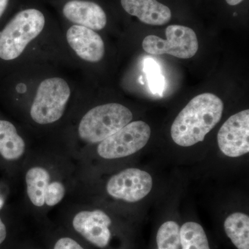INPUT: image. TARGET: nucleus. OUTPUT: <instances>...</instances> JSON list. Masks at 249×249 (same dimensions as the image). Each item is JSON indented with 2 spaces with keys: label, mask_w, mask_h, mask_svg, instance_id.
I'll return each instance as SVG.
<instances>
[{
  "label": "nucleus",
  "mask_w": 249,
  "mask_h": 249,
  "mask_svg": "<svg viewBox=\"0 0 249 249\" xmlns=\"http://www.w3.org/2000/svg\"><path fill=\"white\" fill-rule=\"evenodd\" d=\"M224 103L216 95H198L180 111L172 124L171 137L181 147H190L204 140L220 121Z\"/></svg>",
  "instance_id": "nucleus-1"
},
{
  "label": "nucleus",
  "mask_w": 249,
  "mask_h": 249,
  "mask_svg": "<svg viewBox=\"0 0 249 249\" xmlns=\"http://www.w3.org/2000/svg\"><path fill=\"white\" fill-rule=\"evenodd\" d=\"M47 18L40 9L30 7L14 15L0 28V67L16 61L43 32Z\"/></svg>",
  "instance_id": "nucleus-2"
},
{
  "label": "nucleus",
  "mask_w": 249,
  "mask_h": 249,
  "mask_svg": "<svg viewBox=\"0 0 249 249\" xmlns=\"http://www.w3.org/2000/svg\"><path fill=\"white\" fill-rule=\"evenodd\" d=\"M132 119V111L123 105H100L83 116L78 124V136L88 143H99L129 124Z\"/></svg>",
  "instance_id": "nucleus-3"
},
{
  "label": "nucleus",
  "mask_w": 249,
  "mask_h": 249,
  "mask_svg": "<svg viewBox=\"0 0 249 249\" xmlns=\"http://www.w3.org/2000/svg\"><path fill=\"white\" fill-rule=\"evenodd\" d=\"M31 103L30 116L41 125L53 124L60 120L71 96L68 82L58 76L49 77L37 85Z\"/></svg>",
  "instance_id": "nucleus-4"
},
{
  "label": "nucleus",
  "mask_w": 249,
  "mask_h": 249,
  "mask_svg": "<svg viewBox=\"0 0 249 249\" xmlns=\"http://www.w3.org/2000/svg\"><path fill=\"white\" fill-rule=\"evenodd\" d=\"M151 128L142 121L126 124L115 134L99 142L98 155L105 160H117L134 155L147 145Z\"/></svg>",
  "instance_id": "nucleus-5"
},
{
  "label": "nucleus",
  "mask_w": 249,
  "mask_h": 249,
  "mask_svg": "<svg viewBox=\"0 0 249 249\" xmlns=\"http://www.w3.org/2000/svg\"><path fill=\"white\" fill-rule=\"evenodd\" d=\"M166 40L158 36H147L142 41L145 52L152 55L168 54L177 58H193L199 48L196 32L191 28L181 25H170L165 29Z\"/></svg>",
  "instance_id": "nucleus-6"
},
{
  "label": "nucleus",
  "mask_w": 249,
  "mask_h": 249,
  "mask_svg": "<svg viewBox=\"0 0 249 249\" xmlns=\"http://www.w3.org/2000/svg\"><path fill=\"white\" fill-rule=\"evenodd\" d=\"M153 180L151 175L139 168H127L108 180L106 191L114 199L135 203L151 192Z\"/></svg>",
  "instance_id": "nucleus-7"
},
{
  "label": "nucleus",
  "mask_w": 249,
  "mask_h": 249,
  "mask_svg": "<svg viewBox=\"0 0 249 249\" xmlns=\"http://www.w3.org/2000/svg\"><path fill=\"white\" fill-rule=\"evenodd\" d=\"M218 146L224 155L235 158L249 152V110L229 117L217 134Z\"/></svg>",
  "instance_id": "nucleus-8"
},
{
  "label": "nucleus",
  "mask_w": 249,
  "mask_h": 249,
  "mask_svg": "<svg viewBox=\"0 0 249 249\" xmlns=\"http://www.w3.org/2000/svg\"><path fill=\"white\" fill-rule=\"evenodd\" d=\"M110 217L101 210L83 211L73 217V229L98 248L107 247L110 240Z\"/></svg>",
  "instance_id": "nucleus-9"
},
{
  "label": "nucleus",
  "mask_w": 249,
  "mask_h": 249,
  "mask_svg": "<svg viewBox=\"0 0 249 249\" xmlns=\"http://www.w3.org/2000/svg\"><path fill=\"white\" fill-rule=\"evenodd\" d=\"M66 40L77 56L85 62L96 63L104 57L105 43L96 31L72 24L67 30Z\"/></svg>",
  "instance_id": "nucleus-10"
},
{
  "label": "nucleus",
  "mask_w": 249,
  "mask_h": 249,
  "mask_svg": "<svg viewBox=\"0 0 249 249\" xmlns=\"http://www.w3.org/2000/svg\"><path fill=\"white\" fill-rule=\"evenodd\" d=\"M63 17L74 25L101 31L107 25V15L97 3L89 0H67L62 7Z\"/></svg>",
  "instance_id": "nucleus-11"
},
{
  "label": "nucleus",
  "mask_w": 249,
  "mask_h": 249,
  "mask_svg": "<svg viewBox=\"0 0 249 249\" xmlns=\"http://www.w3.org/2000/svg\"><path fill=\"white\" fill-rule=\"evenodd\" d=\"M121 4L127 14L150 25H164L171 19L169 8L157 0H121Z\"/></svg>",
  "instance_id": "nucleus-12"
},
{
  "label": "nucleus",
  "mask_w": 249,
  "mask_h": 249,
  "mask_svg": "<svg viewBox=\"0 0 249 249\" xmlns=\"http://www.w3.org/2000/svg\"><path fill=\"white\" fill-rule=\"evenodd\" d=\"M24 139L18 133L15 124L0 119V155L6 160H16L25 152Z\"/></svg>",
  "instance_id": "nucleus-13"
},
{
  "label": "nucleus",
  "mask_w": 249,
  "mask_h": 249,
  "mask_svg": "<svg viewBox=\"0 0 249 249\" xmlns=\"http://www.w3.org/2000/svg\"><path fill=\"white\" fill-rule=\"evenodd\" d=\"M50 174L42 167H33L25 176L27 196L31 202L37 207L45 204V194L50 183Z\"/></svg>",
  "instance_id": "nucleus-14"
},
{
  "label": "nucleus",
  "mask_w": 249,
  "mask_h": 249,
  "mask_svg": "<svg viewBox=\"0 0 249 249\" xmlns=\"http://www.w3.org/2000/svg\"><path fill=\"white\" fill-rule=\"evenodd\" d=\"M224 230L237 249H249V217L243 213L236 212L224 221Z\"/></svg>",
  "instance_id": "nucleus-15"
},
{
  "label": "nucleus",
  "mask_w": 249,
  "mask_h": 249,
  "mask_svg": "<svg viewBox=\"0 0 249 249\" xmlns=\"http://www.w3.org/2000/svg\"><path fill=\"white\" fill-rule=\"evenodd\" d=\"M179 236L182 249H211L206 232L198 223L183 224L179 229Z\"/></svg>",
  "instance_id": "nucleus-16"
},
{
  "label": "nucleus",
  "mask_w": 249,
  "mask_h": 249,
  "mask_svg": "<svg viewBox=\"0 0 249 249\" xmlns=\"http://www.w3.org/2000/svg\"><path fill=\"white\" fill-rule=\"evenodd\" d=\"M179 229L174 221L163 223L157 231V249H179Z\"/></svg>",
  "instance_id": "nucleus-17"
},
{
  "label": "nucleus",
  "mask_w": 249,
  "mask_h": 249,
  "mask_svg": "<svg viewBox=\"0 0 249 249\" xmlns=\"http://www.w3.org/2000/svg\"><path fill=\"white\" fill-rule=\"evenodd\" d=\"M143 71L146 74L150 91L155 94H162L165 88L164 78L160 73V67L151 58L144 61Z\"/></svg>",
  "instance_id": "nucleus-18"
},
{
  "label": "nucleus",
  "mask_w": 249,
  "mask_h": 249,
  "mask_svg": "<svg viewBox=\"0 0 249 249\" xmlns=\"http://www.w3.org/2000/svg\"><path fill=\"white\" fill-rule=\"evenodd\" d=\"M65 195V187L60 181L49 183L45 194V204L50 207L58 204Z\"/></svg>",
  "instance_id": "nucleus-19"
},
{
  "label": "nucleus",
  "mask_w": 249,
  "mask_h": 249,
  "mask_svg": "<svg viewBox=\"0 0 249 249\" xmlns=\"http://www.w3.org/2000/svg\"><path fill=\"white\" fill-rule=\"evenodd\" d=\"M54 249H84L73 239L63 237L60 239L55 244Z\"/></svg>",
  "instance_id": "nucleus-20"
},
{
  "label": "nucleus",
  "mask_w": 249,
  "mask_h": 249,
  "mask_svg": "<svg viewBox=\"0 0 249 249\" xmlns=\"http://www.w3.org/2000/svg\"><path fill=\"white\" fill-rule=\"evenodd\" d=\"M12 0H0V23L6 16Z\"/></svg>",
  "instance_id": "nucleus-21"
},
{
  "label": "nucleus",
  "mask_w": 249,
  "mask_h": 249,
  "mask_svg": "<svg viewBox=\"0 0 249 249\" xmlns=\"http://www.w3.org/2000/svg\"><path fill=\"white\" fill-rule=\"evenodd\" d=\"M6 236H7V231H6V226L0 217V245H1L6 240Z\"/></svg>",
  "instance_id": "nucleus-22"
},
{
  "label": "nucleus",
  "mask_w": 249,
  "mask_h": 249,
  "mask_svg": "<svg viewBox=\"0 0 249 249\" xmlns=\"http://www.w3.org/2000/svg\"><path fill=\"white\" fill-rule=\"evenodd\" d=\"M226 1L231 6H235V5L240 4L244 0H226Z\"/></svg>",
  "instance_id": "nucleus-23"
},
{
  "label": "nucleus",
  "mask_w": 249,
  "mask_h": 249,
  "mask_svg": "<svg viewBox=\"0 0 249 249\" xmlns=\"http://www.w3.org/2000/svg\"><path fill=\"white\" fill-rule=\"evenodd\" d=\"M4 201L3 200V199H1L0 197V209H2L3 206H4Z\"/></svg>",
  "instance_id": "nucleus-24"
}]
</instances>
